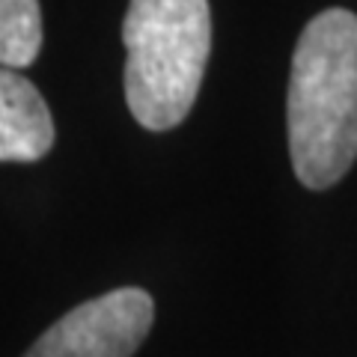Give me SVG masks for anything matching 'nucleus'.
<instances>
[{"mask_svg": "<svg viewBox=\"0 0 357 357\" xmlns=\"http://www.w3.org/2000/svg\"><path fill=\"white\" fill-rule=\"evenodd\" d=\"M289 155L310 191L333 188L357 161V15L325 9L301 30L286 96Z\"/></svg>", "mask_w": 357, "mask_h": 357, "instance_id": "obj_1", "label": "nucleus"}, {"mask_svg": "<svg viewBox=\"0 0 357 357\" xmlns=\"http://www.w3.org/2000/svg\"><path fill=\"white\" fill-rule=\"evenodd\" d=\"M126 102L146 131H170L197 102L211 54L206 0H134L122 21Z\"/></svg>", "mask_w": 357, "mask_h": 357, "instance_id": "obj_2", "label": "nucleus"}, {"mask_svg": "<svg viewBox=\"0 0 357 357\" xmlns=\"http://www.w3.org/2000/svg\"><path fill=\"white\" fill-rule=\"evenodd\" d=\"M155 301L143 289H114L84 301L42 333L24 357H131L152 331Z\"/></svg>", "mask_w": 357, "mask_h": 357, "instance_id": "obj_3", "label": "nucleus"}, {"mask_svg": "<svg viewBox=\"0 0 357 357\" xmlns=\"http://www.w3.org/2000/svg\"><path fill=\"white\" fill-rule=\"evenodd\" d=\"M54 146V119L27 77L0 69V164H33Z\"/></svg>", "mask_w": 357, "mask_h": 357, "instance_id": "obj_4", "label": "nucleus"}, {"mask_svg": "<svg viewBox=\"0 0 357 357\" xmlns=\"http://www.w3.org/2000/svg\"><path fill=\"white\" fill-rule=\"evenodd\" d=\"M42 51V6L36 0H0V69L18 72Z\"/></svg>", "mask_w": 357, "mask_h": 357, "instance_id": "obj_5", "label": "nucleus"}]
</instances>
